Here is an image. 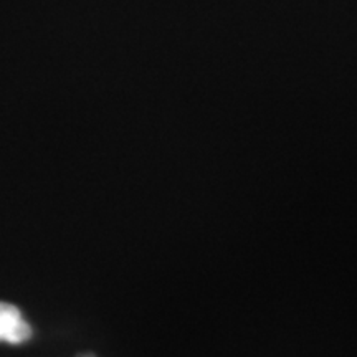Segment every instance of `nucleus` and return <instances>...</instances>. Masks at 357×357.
Instances as JSON below:
<instances>
[{
	"instance_id": "nucleus-1",
	"label": "nucleus",
	"mask_w": 357,
	"mask_h": 357,
	"mask_svg": "<svg viewBox=\"0 0 357 357\" xmlns=\"http://www.w3.org/2000/svg\"><path fill=\"white\" fill-rule=\"evenodd\" d=\"M32 336V329L15 306L0 301V342L22 344Z\"/></svg>"
}]
</instances>
